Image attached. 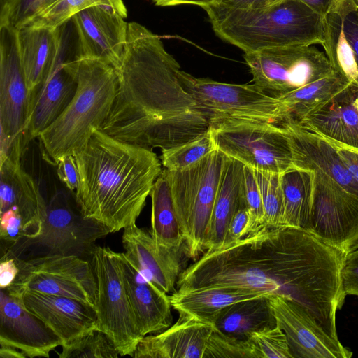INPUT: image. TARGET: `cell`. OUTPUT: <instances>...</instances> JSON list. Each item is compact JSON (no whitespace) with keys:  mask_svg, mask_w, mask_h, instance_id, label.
<instances>
[{"mask_svg":"<svg viewBox=\"0 0 358 358\" xmlns=\"http://www.w3.org/2000/svg\"><path fill=\"white\" fill-rule=\"evenodd\" d=\"M180 66L160 37L127 24L117 94L101 130L146 148H171L209 129V122L178 77Z\"/></svg>","mask_w":358,"mask_h":358,"instance_id":"obj_1","label":"cell"},{"mask_svg":"<svg viewBox=\"0 0 358 358\" xmlns=\"http://www.w3.org/2000/svg\"><path fill=\"white\" fill-rule=\"evenodd\" d=\"M79 182L75 191L80 213L110 233L136 224L162 169L152 149L95 129L73 155Z\"/></svg>","mask_w":358,"mask_h":358,"instance_id":"obj_2","label":"cell"},{"mask_svg":"<svg viewBox=\"0 0 358 358\" xmlns=\"http://www.w3.org/2000/svg\"><path fill=\"white\" fill-rule=\"evenodd\" d=\"M221 39L244 52L322 45L324 17L299 0H282L266 8L240 10L212 4L203 8Z\"/></svg>","mask_w":358,"mask_h":358,"instance_id":"obj_3","label":"cell"},{"mask_svg":"<svg viewBox=\"0 0 358 358\" xmlns=\"http://www.w3.org/2000/svg\"><path fill=\"white\" fill-rule=\"evenodd\" d=\"M77 88L59 117L38 137L46 156L55 164L74 155L87 145L95 129L107 119L118 87L115 69L97 59H76Z\"/></svg>","mask_w":358,"mask_h":358,"instance_id":"obj_4","label":"cell"},{"mask_svg":"<svg viewBox=\"0 0 358 358\" xmlns=\"http://www.w3.org/2000/svg\"><path fill=\"white\" fill-rule=\"evenodd\" d=\"M227 156L215 149L191 166L164 169L189 258L205 252L204 242Z\"/></svg>","mask_w":358,"mask_h":358,"instance_id":"obj_5","label":"cell"},{"mask_svg":"<svg viewBox=\"0 0 358 358\" xmlns=\"http://www.w3.org/2000/svg\"><path fill=\"white\" fill-rule=\"evenodd\" d=\"M91 259L97 284L96 327L109 336L120 356L133 357L143 337L124 286L120 252L96 246Z\"/></svg>","mask_w":358,"mask_h":358,"instance_id":"obj_6","label":"cell"},{"mask_svg":"<svg viewBox=\"0 0 358 358\" xmlns=\"http://www.w3.org/2000/svg\"><path fill=\"white\" fill-rule=\"evenodd\" d=\"M216 148L255 170L282 173L294 166L282 127L262 122L224 120L210 124Z\"/></svg>","mask_w":358,"mask_h":358,"instance_id":"obj_7","label":"cell"},{"mask_svg":"<svg viewBox=\"0 0 358 358\" xmlns=\"http://www.w3.org/2000/svg\"><path fill=\"white\" fill-rule=\"evenodd\" d=\"M253 84L278 98L335 72L324 52L312 45L275 47L244 52Z\"/></svg>","mask_w":358,"mask_h":358,"instance_id":"obj_8","label":"cell"},{"mask_svg":"<svg viewBox=\"0 0 358 358\" xmlns=\"http://www.w3.org/2000/svg\"><path fill=\"white\" fill-rule=\"evenodd\" d=\"M178 77L209 124L224 120L279 123V101L255 85L220 83L180 70Z\"/></svg>","mask_w":358,"mask_h":358,"instance_id":"obj_9","label":"cell"},{"mask_svg":"<svg viewBox=\"0 0 358 358\" xmlns=\"http://www.w3.org/2000/svg\"><path fill=\"white\" fill-rule=\"evenodd\" d=\"M15 258L20 271L6 289L66 296L96 308L97 284L92 263L74 255H44L26 261Z\"/></svg>","mask_w":358,"mask_h":358,"instance_id":"obj_10","label":"cell"},{"mask_svg":"<svg viewBox=\"0 0 358 358\" xmlns=\"http://www.w3.org/2000/svg\"><path fill=\"white\" fill-rule=\"evenodd\" d=\"M110 233L105 225L86 218L71 208L67 196L57 192L47 204L41 234L24 241L20 248L45 250V255H74L80 257L90 252L94 243Z\"/></svg>","mask_w":358,"mask_h":358,"instance_id":"obj_11","label":"cell"},{"mask_svg":"<svg viewBox=\"0 0 358 358\" xmlns=\"http://www.w3.org/2000/svg\"><path fill=\"white\" fill-rule=\"evenodd\" d=\"M31 115V98L20 57L17 30L0 26V134L12 138L29 135Z\"/></svg>","mask_w":358,"mask_h":358,"instance_id":"obj_12","label":"cell"},{"mask_svg":"<svg viewBox=\"0 0 358 358\" xmlns=\"http://www.w3.org/2000/svg\"><path fill=\"white\" fill-rule=\"evenodd\" d=\"M69 21L62 25V43L54 69L34 100L28 127L30 138H38L59 117L76 91L77 39Z\"/></svg>","mask_w":358,"mask_h":358,"instance_id":"obj_13","label":"cell"},{"mask_svg":"<svg viewBox=\"0 0 358 358\" xmlns=\"http://www.w3.org/2000/svg\"><path fill=\"white\" fill-rule=\"evenodd\" d=\"M124 17L108 6H94L75 14L71 20L77 38V59H97L119 67L126 46Z\"/></svg>","mask_w":358,"mask_h":358,"instance_id":"obj_14","label":"cell"},{"mask_svg":"<svg viewBox=\"0 0 358 358\" xmlns=\"http://www.w3.org/2000/svg\"><path fill=\"white\" fill-rule=\"evenodd\" d=\"M122 242L124 256L145 279L166 294L176 291L189 258L187 244L173 248L159 244L150 231L136 224L124 229Z\"/></svg>","mask_w":358,"mask_h":358,"instance_id":"obj_15","label":"cell"},{"mask_svg":"<svg viewBox=\"0 0 358 358\" xmlns=\"http://www.w3.org/2000/svg\"><path fill=\"white\" fill-rule=\"evenodd\" d=\"M276 324L284 331L293 358H350L352 352L328 335L308 311L290 299L270 295Z\"/></svg>","mask_w":358,"mask_h":358,"instance_id":"obj_16","label":"cell"},{"mask_svg":"<svg viewBox=\"0 0 358 358\" xmlns=\"http://www.w3.org/2000/svg\"><path fill=\"white\" fill-rule=\"evenodd\" d=\"M4 289L51 329L62 345L97 327L96 308L89 303L29 290Z\"/></svg>","mask_w":358,"mask_h":358,"instance_id":"obj_17","label":"cell"},{"mask_svg":"<svg viewBox=\"0 0 358 358\" xmlns=\"http://www.w3.org/2000/svg\"><path fill=\"white\" fill-rule=\"evenodd\" d=\"M0 345L14 347L30 358L49 357L61 339L20 301L1 289Z\"/></svg>","mask_w":358,"mask_h":358,"instance_id":"obj_18","label":"cell"},{"mask_svg":"<svg viewBox=\"0 0 358 358\" xmlns=\"http://www.w3.org/2000/svg\"><path fill=\"white\" fill-rule=\"evenodd\" d=\"M322 46L334 70L358 86V0H337L324 16Z\"/></svg>","mask_w":358,"mask_h":358,"instance_id":"obj_19","label":"cell"},{"mask_svg":"<svg viewBox=\"0 0 358 358\" xmlns=\"http://www.w3.org/2000/svg\"><path fill=\"white\" fill-rule=\"evenodd\" d=\"M279 126L283 127L289 139L294 166L324 174L345 193L358 199V182L328 139L295 124Z\"/></svg>","mask_w":358,"mask_h":358,"instance_id":"obj_20","label":"cell"},{"mask_svg":"<svg viewBox=\"0 0 358 358\" xmlns=\"http://www.w3.org/2000/svg\"><path fill=\"white\" fill-rule=\"evenodd\" d=\"M215 327L211 323L180 313L177 322L162 332L144 336L135 358H203Z\"/></svg>","mask_w":358,"mask_h":358,"instance_id":"obj_21","label":"cell"},{"mask_svg":"<svg viewBox=\"0 0 358 358\" xmlns=\"http://www.w3.org/2000/svg\"><path fill=\"white\" fill-rule=\"evenodd\" d=\"M120 261L124 286L143 337L161 332L173 321L171 303L168 294L145 279L120 252Z\"/></svg>","mask_w":358,"mask_h":358,"instance_id":"obj_22","label":"cell"},{"mask_svg":"<svg viewBox=\"0 0 358 358\" xmlns=\"http://www.w3.org/2000/svg\"><path fill=\"white\" fill-rule=\"evenodd\" d=\"M0 213L17 210L31 231L33 238L41 232L47 204L34 178L21 162L8 159L0 162Z\"/></svg>","mask_w":358,"mask_h":358,"instance_id":"obj_23","label":"cell"},{"mask_svg":"<svg viewBox=\"0 0 358 358\" xmlns=\"http://www.w3.org/2000/svg\"><path fill=\"white\" fill-rule=\"evenodd\" d=\"M17 35L32 111L34 100L57 60L62 43V25L55 29L24 26L17 30Z\"/></svg>","mask_w":358,"mask_h":358,"instance_id":"obj_24","label":"cell"},{"mask_svg":"<svg viewBox=\"0 0 358 358\" xmlns=\"http://www.w3.org/2000/svg\"><path fill=\"white\" fill-rule=\"evenodd\" d=\"M295 125L331 141L358 147V86L350 83Z\"/></svg>","mask_w":358,"mask_h":358,"instance_id":"obj_25","label":"cell"},{"mask_svg":"<svg viewBox=\"0 0 358 358\" xmlns=\"http://www.w3.org/2000/svg\"><path fill=\"white\" fill-rule=\"evenodd\" d=\"M243 164L227 156L206 229L205 252L220 249L223 244L228 227L243 201Z\"/></svg>","mask_w":358,"mask_h":358,"instance_id":"obj_26","label":"cell"},{"mask_svg":"<svg viewBox=\"0 0 358 358\" xmlns=\"http://www.w3.org/2000/svg\"><path fill=\"white\" fill-rule=\"evenodd\" d=\"M266 294H269L245 289L201 287L178 289L169 298L172 308L178 313H182L213 324L218 313L229 305Z\"/></svg>","mask_w":358,"mask_h":358,"instance_id":"obj_27","label":"cell"},{"mask_svg":"<svg viewBox=\"0 0 358 358\" xmlns=\"http://www.w3.org/2000/svg\"><path fill=\"white\" fill-rule=\"evenodd\" d=\"M350 82L337 72L307 84L280 97L279 123H299L345 88Z\"/></svg>","mask_w":358,"mask_h":358,"instance_id":"obj_28","label":"cell"},{"mask_svg":"<svg viewBox=\"0 0 358 358\" xmlns=\"http://www.w3.org/2000/svg\"><path fill=\"white\" fill-rule=\"evenodd\" d=\"M270 295L239 301L223 308L215 316V329L239 338L248 339L255 332L276 326Z\"/></svg>","mask_w":358,"mask_h":358,"instance_id":"obj_29","label":"cell"},{"mask_svg":"<svg viewBox=\"0 0 358 358\" xmlns=\"http://www.w3.org/2000/svg\"><path fill=\"white\" fill-rule=\"evenodd\" d=\"M284 198L282 227L306 230L311 210L314 171L293 166L280 174Z\"/></svg>","mask_w":358,"mask_h":358,"instance_id":"obj_30","label":"cell"},{"mask_svg":"<svg viewBox=\"0 0 358 358\" xmlns=\"http://www.w3.org/2000/svg\"><path fill=\"white\" fill-rule=\"evenodd\" d=\"M150 196L152 199L150 234L159 244L180 247L185 243L175 211L170 186L162 170Z\"/></svg>","mask_w":358,"mask_h":358,"instance_id":"obj_31","label":"cell"},{"mask_svg":"<svg viewBox=\"0 0 358 358\" xmlns=\"http://www.w3.org/2000/svg\"><path fill=\"white\" fill-rule=\"evenodd\" d=\"M108 6L124 17L127 9L122 0H59L26 26L57 29L70 20L78 12L94 6Z\"/></svg>","mask_w":358,"mask_h":358,"instance_id":"obj_32","label":"cell"},{"mask_svg":"<svg viewBox=\"0 0 358 358\" xmlns=\"http://www.w3.org/2000/svg\"><path fill=\"white\" fill-rule=\"evenodd\" d=\"M109 336L97 327L63 344L60 358H117L120 357Z\"/></svg>","mask_w":358,"mask_h":358,"instance_id":"obj_33","label":"cell"},{"mask_svg":"<svg viewBox=\"0 0 358 358\" xmlns=\"http://www.w3.org/2000/svg\"><path fill=\"white\" fill-rule=\"evenodd\" d=\"M217 149L210 129L205 134L177 146L162 150V164L166 169H185Z\"/></svg>","mask_w":358,"mask_h":358,"instance_id":"obj_34","label":"cell"},{"mask_svg":"<svg viewBox=\"0 0 358 358\" xmlns=\"http://www.w3.org/2000/svg\"><path fill=\"white\" fill-rule=\"evenodd\" d=\"M254 172L264 206L262 225L272 228L282 227L285 208L281 173L255 169Z\"/></svg>","mask_w":358,"mask_h":358,"instance_id":"obj_35","label":"cell"},{"mask_svg":"<svg viewBox=\"0 0 358 358\" xmlns=\"http://www.w3.org/2000/svg\"><path fill=\"white\" fill-rule=\"evenodd\" d=\"M260 358L250 337L248 339L224 334L214 329L203 358Z\"/></svg>","mask_w":358,"mask_h":358,"instance_id":"obj_36","label":"cell"},{"mask_svg":"<svg viewBox=\"0 0 358 358\" xmlns=\"http://www.w3.org/2000/svg\"><path fill=\"white\" fill-rule=\"evenodd\" d=\"M59 0H12L0 11V26L14 29L26 26Z\"/></svg>","mask_w":358,"mask_h":358,"instance_id":"obj_37","label":"cell"},{"mask_svg":"<svg viewBox=\"0 0 358 358\" xmlns=\"http://www.w3.org/2000/svg\"><path fill=\"white\" fill-rule=\"evenodd\" d=\"M250 337L260 358H293L287 337L278 324L253 333Z\"/></svg>","mask_w":358,"mask_h":358,"instance_id":"obj_38","label":"cell"},{"mask_svg":"<svg viewBox=\"0 0 358 358\" xmlns=\"http://www.w3.org/2000/svg\"><path fill=\"white\" fill-rule=\"evenodd\" d=\"M243 199L257 229L264 223V211L254 169L244 165Z\"/></svg>","mask_w":358,"mask_h":358,"instance_id":"obj_39","label":"cell"},{"mask_svg":"<svg viewBox=\"0 0 358 358\" xmlns=\"http://www.w3.org/2000/svg\"><path fill=\"white\" fill-rule=\"evenodd\" d=\"M0 214V237L2 241L14 245L22 240L33 238L31 231L17 210L9 208Z\"/></svg>","mask_w":358,"mask_h":358,"instance_id":"obj_40","label":"cell"},{"mask_svg":"<svg viewBox=\"0 0 358 358\" xmlns=\"http://www.w3.org/2000/svg\"><path fill=\"white\" fill-rule=\"evenodd\" d=\"M256 229L250 212L243 201L228 227L223 244L220 249L237 243Z\"/></svg>","mask_w":358,"mask_h":358,"instance_id":"obj_41","label":"cell"},{"mask_svg":"<svg viewBox=\"0 0 358 358\" xmlns=\"http://www.w3.org/2000/svg\"><path fill=\"white\" fill-rule=\"evenodd\" d=\"M341 278L345 294L358 296V248L346 253L341 270Z\"/></svg>","mask_w":358,"mask_h":358,"instance_id":"obj_42","label":"cell"},{"mask_svg":"<svg viewBox=\"0 0 358 358\" xmlns=\"http://www.w3.org/2000/svg\"><path fill=\"white\" fill-rule=\"evenodd\" d=\"M56 164L59 180L70 191L75 192L78 185L79 176L74 156L64 157Z\"/></svg>","mask_w":358,"mask_h":358,"instance_id":"obj_43","label":"cell"},{"mask_svg":"<svg viewBox=\"0 0 358 358\" xmlns=\"http://www.w3.org/2000/svg\"><path fill=\"white\" fill-rule=\"evenodd\" d=\"M328 140L336 149L352 176L358 182V147L350 146L337 141Z\"/></svg>","mask_w":358,"mask_h":358,"instance_id":"obj_44","label":"cell"},{"mask_svg":"<svg viewBox=\"0 0 358 358\" xmlns=\"http://www.w3.org/2000/svg\"><path fill=\"white\" fill-rule=\"evenodd\" d=\"M20 271L15 257L6 254L1 257L0 262V287L6 289L15 280Z\"/></svg>","mask_w":358,"mask_h":358,"instance_id":"obj_45","label":"cell"},{"mask_svg":"<svg viewBox=\"0 0 358 358\" xmlns=\"http://www.w3.org/2000/svg\"><path fill=\"white\" fill-rule=\"evenodd\" d=\"M282 0H215L213 4L240 10H259L271 6Z\"/></svg>","mask_w":358,"mask_h":358,"instance_id":"obj_46","label":"cell"},{"mask_svg":"<svg viewBox=\"0 0 358 358\" xmlns=\"http://www.w3.org/2000/svg\"><path fill=\"white\" fill-rule=\"evenodd\" d=\"M317 14L325 16L337 0H299Z\"/></svg>","mask_w":358,"mask_h":358,"instance_id":"obj_47","label":"cell"},{"mask_svg":"<svg viewBox=\"0 0 358 358\" xmlns=\"http://www.w3.org/2000/svg\"><path fill=\"white\" fill-rule=\"evenodd\" d=\"M159 6H173L181 4H191L205 8L214 3L215 0H153Z\"/></svg>","mask_w":358,"mask_h":358,"instance_id":"obj_48","label":"cell"},{"mask_svg":"<svg viewBox=\"0 0 358 358\" xmlns=\"http://www.w3.org/2000/svg\"><path fill=\"white\" fill-rule=\"evenodd\" d=\"M0 357L1 358H26L24 353L20 350L8 345H0Z\"/></svg>","mask_w":358,"mask_h":358,"instance_id":"obj_49","label":"cell"},{"mask_svg":"<svg viewBox=\"0 0 358 358\" xmlns=\"http://www.w3.org/2000/svg\"><path fill=\"white\" fill-rule=\"evenodd\" d=\"M12 0H0V11L3 10Z\"/></svg>","mask_w":358,"mask_h":358,"instance_id":"obj_50","label":"cell"},{"mask_svg":"<svg viewBox=\"0 0 358 358\" xmlns=\"http://www.w3.org/2000/svg\"><path fill=\"white\" fill-rule=\"evenodd\" d=\"M358 248V242L357 243V244H356V245H355V248H354V249H356V248Z\"/></svg>","mask_w":358,"mask_h":358,"instance_id":"obj_51","label":"cell"}]
</instances>
